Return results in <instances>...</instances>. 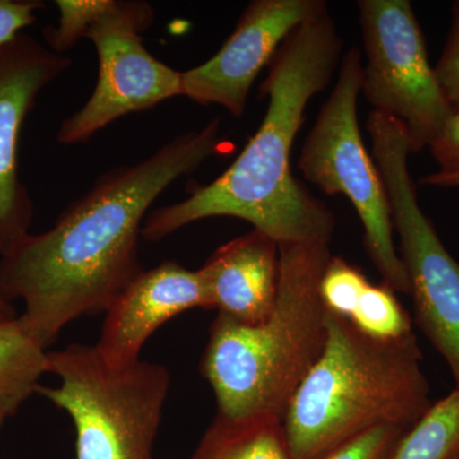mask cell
<instances>
[{
  "label": "cell",
  "mask_w": 459,
  "mask_h": 459,
  "mask_svg": "<svg viewBox=\"0 0 459 459\" xmlns=\"http://www.w3.org/2000/svg\"><path fill=\"white\" fill-rule=\"evenodd\" d=\"M220 119L189 131L134 165L102 174L56 225L0 256V295L20 299L18 316L44 349L83 316L105 313L143 270L138 240L151 205L172 183L216 155Z\"/></svg>",
  "instance_id": "1"
},
{
  "label": "cell",
  "mask_w": 459,
  "mask_h": 459,
  "mask_svg": "<svg viewBox=\"0 0 459 459\" xmlns=\"http://www.w3.org/2000/svg\"><path fill=\"white\" fill-rule=\"evenodd\" d=\"M343 42L327 3L287 36L261 86V126L228 170L188 198L148 212L142 238L162 240L189 223L228 216L281 244L331 243L334 216L291 172V151L310 100L327 89Z\"/></svg>",
  "instance_id": "2"
},
{
  "label": "cell",
  "mask_w": 459,
  "mask_h": 459,
  "mask_svg": "<svg viewBox=\"0 0 459 459\" xmlns=\"http://www.w3.org/2000/svg\"><path fill=\"white\" fill-rule=\"evenodd\" d=\"M276 307L261 325H247L217 314L201 360L217 415L229 420L281 421L327 341V309L320 280L328 243L281 244Z\"/></svg>",
  "instance_id": "3"
},
{
  "label": "cell",
  "mask_w": 459,
  "mask_h": 459,
  "mask_svg": "<svg viewBox=\"0 0 459 459\" xmlns=\"http://www.w3.org/2000/svg\"><path fill=\"white\" fill-rule=\"evenodd\" d=\"M327 341L283 416L292 459H314L380 427L411 429L430 409L415 333L379 340L328 312Z\"/></svg>",
  "instance_id": "4"
},
{
  "label": "cell",
  "mask_w": 459,
  "mask_h": 459,
  "mask_svg": "<svg viewBox=\"0 0 459 459\" xmlns=\"http://www.w3.org/2000/svg\"><path fill=\"white\" fill-rule=\"evenodd\" d=\"M48 373L60 385L38 394L74 422L75 459H153L171 383L164 365L113 367L95 346L72 343L48 351Z\"/></svg>",
  "instance_id": "5"
},
{
  "label": "cell",
  "mask_w": 459,
  "mask_h": 459,
  "mask_svg": "<svg viewBox=\"0 0 459 459\" xmlns=\"http://www.w3.org/2000/svg\"><path fill=\"white\" fill-rule=\"evenodd\" d=\"M361 87V51L352 47L342 56L334 89L301 147L298 168L305 180L325 195H342L351 202L364 226L367 253L382 282L398 294L410 295L409 274L394 246L385 181L359 126Z\"/></svg>",
  "instance_id": "6"
},
{
  "label": "cell",
  "mask_w": 459,
  "mask_h": 459,
  "mask_svg": "<svg viewBox=\"0 0 459 459\" xmlns=\"http://www.w3.org/2000/svg\"><path fill=\"white\" fill-rule=\"evenodd\" d=\"M367 128L400 238L398 253L409 274L416 325L446 362L459 388V262L420 207L404 126L371 110Z\"/></svg>",
  "instance_id": "7"
},
{
  "label": "cell",
  "mask_w": 459,
  "mask_h": 459,
  "mask_svg": "<svg viewBox=\"0 0 459 459\" xmlns=\"http://www.w3.org/2000/svg\"><path fill=\"white\" fill-rule=\"evenodd\" d=\"M365 59L361 92L373 111L404 126L411 152L430 148L453 110L429 62L409 0H359Z\"/></svg>",
  "instance_id": "8"
},
{
  "label": "cell",
  "mask_w": 459,
  "mask_h": 459,
  "mask_svg": "<svg viewBox=\"0 0 459 459\" xmlns=\"http://www.w3.org/2000/svg\"><path fill=\"white\" fill-rule=\"evenodd\" d=\"M153 18L150 3L111 0L91 27L86 39L98 51V83L86 104L60 124L59 143H83L119 117L183 96L180 72L157 60L142 41Z\"/></svg>",
  "instance_id": "9"
},
{
  "label": "cell",
  "mask_w": 459,
  "mask_h": 459,
  "mask_svg": "<svg viewBox=\"0 0 459 459\" xmlns=\"http://www.w3.org/2000/svg\"><path fill=\"white\" fill-rule=\"evenodd\" d=\"M325 3L250 2L221 49L204 65L181 74L183 96L199 105H220L232 117H243L250 90L262 69L271 65L287 36Z\"/></svg>",
  "instance_id": "10"
},
{
  "label": "cell",
  "mask_w": 459,
  "mask_h": 459,
  "mask_svg": "<svg viewBox=\"0 0 459 459\" xmlns=\"http://www.w3.org/2000/svg\"><path fill=\"white\" fill-rule=\"evenodd\" d=\"M72 60L21 33L0 48V256L30 234L33 202L18 171L22 124L45 87L65 74Z\"/></svg>",
  "instance_id": "11"
},
{
  "label": "cell",
  "mask_w": 459,
  "mask_h": 459,
  "mask_svg": "<svg viewBox=\"0 0 459 459\" xmlns=\"http://www.w3.org/2000/svg\"><path fill=\"white\" fill-rule=\"evenodd\" d=\"M211 310L204 273L175 261L142 271L108 307L96 349L108 364L123 368L141 360L148 338L190 309Z\"/></svg>",
  "instance_id": "12"
},
{
  "label": "cell",
  "mask_w": 459,
  "mask_h": 459,
  "mask_svg": "<svg viewBox=\"0 0 459 459\" xmlns=\"http://www.w3.org/2000/svg\"><path fill=\"white\" fill-rule=\"evenodd\" d=\"M211 310L241 325L270 318L280 289V247L259 230L214 250L204 267Z\"/></svg>",
  "instance_id": "13"
},
{
  "label": "cell",
  "mask_w": 459,
  "mask_h": 459,
  "mask_svg": "<svg viewBox=\"0 0 459 459\" xmlns=\"http://www.w3.org/2000/svg\"><path fill=\"white\" fill-rule=\"evenodd\" d=\"M48 373V351L20 318L0 322V429L16 415Z\"/></svg>",
  "instance_id": "14"
},
{
  "label": "cell",
  "mask_w": 459,
  "mask_h": 459,
  "mask_svg": "<svg viewBox=\"0 0 459 459\" xmlns=\"http://www.w3.org/2000/svg\"><path fill=\"white\" fill-rule=\"evenodd\" d=\"M192 459H292L282 421L274 418L229 420L216 415Z\"/></svg>",
  "instance_id": "15"
},
{
  "label": "cell",
  "mask_w": 459,
  "mask_h": 459,
  "mask_svg": "<svg viewBox=\"0 0 459 459\" xmlns=\"http://www.w3.org/2000/svg\"><path fill=\"white\" fill-rule=\"evenodd\" d=\"M392 459H459V388L433 402L402 437Z\"/></svg>",
  "instance_id": "16"
},
{
  "label": "cell",
  "mask_w": 459,
  "mask_h": 459,
  "mask_svg": "<svg viewBox=\"0 0 459 459\" xmlns=\"http://www.w3.org/2000/svg\"><path fill=\"white\" fill-rule=\"evenodd\" d=\"M395 294L385 282L374 285L368 281L347 320L362 333L379 340H398L412 333V319Z\"/></svg>",
  "instance_id": "17"
},
{
  "label": "cell",
  "mask_w": 459,
  "mask_h": 459,
  "mask_svg": "<svg viewBox=\"0 0 459 459\" xmlns=\"http://www.w3.org/2000/svg\"><path fill=\"white\" fill-rule=\"evenodd\" d=\"M410 429L380 425L338 444L314 459H392Z\"/></svg>",
  "instance_id": "18"
},
{
  "label": "cell",
  "mask_w": 459,
  "mask_h": 459,
  "mask_svg": "<svg viewBox=\"0 0 459 459\" xmlns=\"http://www.w3.org/2000/svg\"><path fill=\"white\" fill-rule=\"evenodd\" d=\"M452 27L442 56L434 66L435 75L453 113H459V2L452 8Z\"/></svg>",
  "instance_id": "19"
},
{
  "label": "cell",
  "mask_w": 459,
  "mask_h": 459,
  "mask_svg": "<svg viewBox=\"0 0 459 459\" xmlns=\"http://www.w3.org/2000/svg\"><path fill=\"white\" fill-rule=\"evenodd\" d=\"M44 7L40 0H0V48L35 22L36 13Z\"/></svg>",
  "instance_id": "20"
},
{
  "label": "cell",
  "mask_w": 459,
  "mask_h": 459,
  "mask_svg": "<svg viewBox=\"0 0 459 459\" xmlns=\"http://www.w3.org/2000/svg\"><path fill=\"white\" fill-rule=\"evenodd\" d=\"M430 151L440 171H459V113L448 120Z\"/></svg>",
  "instance_id": "21"
},
{
  "label": "cell",
  "mask_w": 459,
  "mask_h": 459,
  "mask_svg": "<svg viewBox=\"0 0 459 459\" xmlns=\"http://www.w3.org/2000/svg\"><path fill=\"white\" fill-rule=\"evenodd\" d=\"M420 183L437 188H457L459 186V171H435L421 178Z\"/></svg>",
  "instance_id": "22"
},
{
  "label": "cell",
  "mask_w": 459,
  "mask_h": 459,
  "mask_svg": "<svg viewBox=\"0 0 459 459\" xmlns=\"http://www.w3.org/2000/svg\"><path fill=\"white\" fill-rule=\"evenodd\" d=\"M14 318H17L16 310H14V307H12L9 301L0 295V322Z\"/></svg>",
  "instance_id": "23"
}]
</instances>
